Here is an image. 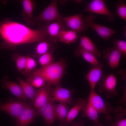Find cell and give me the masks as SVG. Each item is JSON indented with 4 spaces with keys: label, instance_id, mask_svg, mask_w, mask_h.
<instances>
[{
    "label": "cell",
    "instance_id": "obj_1",
    "mask_svg": "<svg viewBox=\"0 0 126 126\" xmlns=\"http://www.w3.org/2000/svg\"><path fill=\"white\" fill-rule=\"evenodd\" d=\"M0 34L5 46L8 48L22 44L39 42L48 37L45 25L34 30L11 21H5L0 25Z\"/></svg>",
    "mask_w": 126,
    "mask_h": 126
},
{
    "label": "cell",
    "instance_id": "obj_2",
    "mask_svg": "<svg viewBox=\"0 0 126 126\" xmlns=\"http://www.w3.org/2000/svg\"><path fill=\"white\" fill-rule=\"evenodd\" d=\"M67 64L65 60L61 59L42 66L34 71V75L41 77L46 83L51 85L60 86V82L65 74Z\"/></svg>",
    "mask_w": 126,
    "mask_h": 126
},
{
    "label": "cell",
    "instance_id": "obj_3",
    "mask_svg": "<svg viewBox=\"0 0 126 126\" xmlns=\"http://www.w3.org/2000/svg\"><path fill=\"white\" fill-rule=\"evenodd\" d=\"M87 102L98 113L104 114L107 120H111L112 116L110 114L113 111L112 107L109 103L104 101L94 89H91Z\"/></svg>",
    "mask_w": 126,
    "mask_h": 126
},
{
    "label": "cell",
    "instance_id": "obj_4",
    "mask_svg": "<svg viewBox=\"0 0 126 126\" xmlns=\"http://www.w3.org/2000/svg\"><path fill=\"white\" fill-rule=\"evenodd\" d=\"M117 83V79L114 74H103L97 83L99 88L98 91L101 93L105 92V96L108 98L115 97L118 94L116 88Z\"/></svg>",
    "mask_w": 126,
    "mask_h": 126
},
{
    "label": "cell",
    "instance_id": "obj_5",
    "mask_svg": "<svg viewBox=\"0 0 126 126\" xmlns=\"http://www.w3.org/2000/svg\"><path fill=\"white\" fill-rule=\"evenodd\" d=\"M58 8L57 1L54 0L42 12L37 16H34L32 24H34L40 22H46L48 24L62 18Z\"/></svg>",
    "mask_w": 126,
    "mask_h": 126
},
{
    "label": "cell",
    "instance_id": "obj_6",
    "mask_svg": "<svg viewBox=\"0 0 126 126\" xmlns=\"http://www.w3.org/2000/svg\"><path fill=\"white\" fill-rule=\"evenodd\" d=\"M96 18L95 15L88 14L83 20L84 24L88 28L90 27L93 28L104 40H107L117 33L116 31L95 22L94 21Z\"/></svg>",
    "mask_w": 126,
    "mask_h": 126
},
{
    "label": "cell",
    "instance_id": "obj_7",
    "mask_svg": "<svg viewBox=\"0 0 126 126\" xmlns=\"http://www.w3.org/2000/svg\"><path fill=\"white\" fill-rule=\"evenodd\" d=\"M88 11L100 14L107 17L110 21H114L115 15L111 12L106 6L103 0H93L89 3L83 10V12Z\"/></svg>",
    "mask_w": 126,
    "mask_h": 126
},
{
    "label": "cell",
    "instance_id": "obj_8",
    "mask_svg": "<svg viewBox=\"0 0 126 126\" xmlns=\"http://www.w3.org/2000/svg\"><path fill=\"white\" fill-rule=\"evenodd\" d=\"M30 104L24 102L8 101L3 102L0 101V110L9 114L12 117L16 119L24 108Z\"/></svg>",
    "mask_w": 126,
    "mask_h": 126
},
{
    "label": "cell",
    "instance_id": "obj_9",
    "mask_svg": "<svg viewBox=\"0 0 126 126\" xmlns=\"http://www.w3.org/2000/svg\"><path fill=\"white\" fill-rule=\"evenodd\" d=\"M51 85L46 83L36 91L33 105L37 109L46 104L52 98L53 90Z\"/></svg>",
    "mask_w": 126,
    "mask_h": 126
},
{
    "label": "cell",
    "instance_id": "obj_10",
    "mask_svg": "<svg viewBox=\"0 0 126 126\" xmlns=\"http://www.w3.org/2000/svg\"><path fill=\"white\" fill-rule=\"evenodd\" d=\"M52 98L45 105L36 111L37 117L41 116L46 124L50 126L54 123L56 117V105Z\"/></svg>",
    "mask_w": 126,
    "mask_h": 126
},
{
    "label": "cell",
    "instance_id": "obj_11",
    "mask_svg": "<svg viewBox=\"0 0 126 126\" xmlns=\"http://www.w3.org/2000/svg\"><path fill=\"white\" fill-rule=\"evenodd\" d=\"M82 14L63 17V19L67 28H69L77 33H80L87 30L88 28L84 25Z\"/></svg>",
    "mask_w": 126,
    "mask_h": 126
},
{
    "label": "cell",
    "instance_id": "obj_12",
    "mask_svg": "<svg viewBox=\"0 0 126 126\" xmlns=\"http://www.w3.org/2000/svg\"><path fill=\"white\" fill-rule=\"evenodd\" d=\"M36 117V111L30 104L24 108L16 119L15 126H28L34 122Z\"/></svg>",
    "mask_w": 126,
    "mask_h": 126
},
{
    "label": "cell",
    "instance_id": "obj_13",
    "mask_svg": "<svg viewBox=\"0 0 126 126\" xmlns=\"http://www.w3.org/2000/svg\"><path fill=\"white\" fill-rule=\"evenodd\" d=\"M73 92L71 91L61 87L56 86L53 90L52 99L54 101L59 102L70 105L75 104L72 99Z\"/></svg>",
    "mask_w": 126,
    "mask_h": 126
},
{
    "label": "cell",
    "instance_id": "obj_14",
    "mask_svg": "<svg viewBox=\"0 0 126 126\" xmlns=\"http://www.w3.org/2000/svg\"><path fill=\"white\" fill-rule=\"evenodd\" d=\"M62 18L48 24H46L48 37L55 42L59 41L58 37L60 32L67 29Z\"/></svg>",
    "mask_w": 126,
    "mask_h": 126
},
{
    "label": "cell",
    "instance_id": "obj_15",
    "mask_svg": "<svg viewBox=\"0 0 126 126\" xmlns=\"http://www.w3.org/2000/svg\"><path fill=\"white\" fill-rule=\"evenodd\" d=\"M104 58L108 61V64L112 69L119 67L122 54L120 52L114 47H106L103 51Z\"/></svg>",
    "mask_w": 126,
    "mask_h": 126
},
{
    "label": "cell",
    "instance_id": "obj_16",
    "mask_svg": "<svg viewBox=\"0 0 126 126\" xmlns=\"http://www.w3.org/2000/svg\"><path fill=\"white\" fill-rule=\"evenodd\" d=\"M87 104V102L85 99L80 98L78 99L76 101L75 105L71 108L67 113L64 125L66 126L69 124Z\"/></svg>",
    "mask_w": 126,
    "mask_h": 126
},
{
    "label": "cell",
    "instance_id": "obj_17",
    "mask_svg": "<svg viewBox=\"0 0 126 126\" xmlns=\"http://www.w3.org/2000/svg\"><path fill=\"white\" fill-rule=\"evenodd\" d=\"M1 81L3 83L2 85L3 88L7 89L13 94L22 100L24 101L27 99V97L20 85L15 82L8 80L6 77L3 78Z\"/></svg>",
    "mask_w": 126,
    "mask_h": 126
},
{
    "label": "cell",
    "instance_id": "obj_18",
    "mask_svg": "<svg viewBox=\"0 0 126 126\" xmlns=\"http://www.w3.org/2000/svg\"><path fill=\"white\" fill-rule=\"evenodd\" d=\"M102 68L93 66L86 75L85 78L90 86L91 89H94L103 74Z\"/></svg>",
    "mask_w": 126,
    "mask_h": 126
},
{
    "label": "cell",
    "instance_id": "obj_19",
    "mask_svg": "<svg viewBox=\"0 0 126 126\" xmlns=\"http://www.w3.org/2000/svg\"><path fill=\"white\" fill-rule=\"evenodd\" d=\"M74 53L77 57L82 56L87 62L93 66L102 68L103 65L98 60L96 56L92 53L83 49L80 45L75 49Z\"/></svg>",
    "mask_w": 126,
    "mask_h": 126
},
{
    "label": "cell",
    "instance_id": "obj_20",
    "mask_svg": "<svg viewBox=\"0 0 126 126\" xmlns=\"http://www.w3.org/2000/svg\"><path fill=\"white\" fill-rule=\"evenodd\" d=\"M80 40V46L85 50L94 55L96 56L100 57L102 53L93 42L87 37L82 36L79 37Z\"/></svg>",
    "mask_w": 126,
    "mask_h": 126
},
{
    "label": "cell",
    "instance_id": "obj_21",
    "mask_svg": "<svg viewBox=\"0 0 126 126\" xmlns=\"http://www.w3.org/2000/svg\"><path fill=\"white\" fill-rule=\"evenodd\" d=\"M55 42L48 37L45 40L39 42L36 48L35 56L39 58L46 53L51 52L54 48Z\"/></svg>",
    "mask_w": 126,
    "mask_h": 126
},
{
    "label": "cell",
    "instance_id": "obj_22",
    "mask_svg": "<svg viewBox=\"0 0 126 126\" xmlns=\"http://www.w3.org/2000/svg\"><path fill=\"white\" fill-rule=\"evenodd\" d=\"M17 79L24 93L33 104L36 93L34 87L19 77H17Z\"/></svg>",
    "mask_w": 126,
    "mask_h": 126
},
{
    "label": "cell",
    "instance_id": "obj_23",
    "mask_svg": "<svg viewBox=\"0 0 126 126\" xmlns=\"http://www.w3.org/2000/svg\"><path fill=\"white\" fill-rule=\"evenodd\" d=\"M82 116L87 117L91 120L97 126H104L99 121L97 111L88 103L86 106L82 109Z\"/></svg>",
    "mask_w": 126,
    "mask_h": 126
},
{
    "label": "cell",
    "instance_id": "obj_24",
    "mask_svg": "<svg viewBox=\"0 0 126 126\" xmlns=\"http://www.w3.org/2000/svg\"><path fill=\"white\" fill-rule=\"evenodd\" d=\"M79 37L77 33L71 30L65 29L61 31L59 35V41L66 44H70L75 42Z\"/></svg>",
    "mask_w": 126,
    "mask_h": 126
},
{
    "label": "cell",
    "instance_id": "obj_25",
    "mask_svg": "<svg viewBox=\"0 0 126 126\" xmlns=\"http://www.w3.org/2000/svg\"><path fill=\"white\" fill-rule=\"evenodd\" d=\"M21 1L25 20L27 23L32 24L34 16L33 15V11L35 8V3L31 0H24Z\"/></svg>",
    "mask_w": 126,
    "mask_h": 126
},
{
    "label": "cell",
    "instance_id": "obj_26",
    "mask_svg": "<svg viewBox=\"0 0 126 126\" xmlns=\"http://www.w3.org/2000/svg\"><path fill=\"white\" fill-rule=\"evenodd\" d=\"M68 107L66 104L60 102L56 105V117L59 121V126H64L67 115Z\"/></svg>",
    "mask_w": 126,
    "mask_h": 126
},
{
    "label": "cell",
    "instance_id": "obj_27",
    "mask_svg": "<svg viewBox=\"0 0 126 126\" xmlns=\"http://www.w3.org/2000/svg\"><path fill=\"white\" fill-rule=\"evenodd\" d=\"M26 81L34 87L41 88L46 84V82L41 76L34 75L32 73L29 74L26 79Z\"/></svg>",
    "mask_w": 126,
    "mask_h": 126
},
{
    "label": "cell",
    "instance_id": "obj_28",
    "mask_svg": "<svg viewBox=\"0 0 126 126\" xmlns=\"http://www.w3.org/2000/svg\"><path fill=\"white\" fill-rule=\"evenodd\" d=\"M26 56L20 54L15 53L12 55V60L15 62L17 69L19 73H20L24 68L26 60Z\"/></svg>",
    "mask_w": 126,
    "mask_h": 126
},
{
    "label": "cell",
    "instance_id": "obj_29",
    "mask_svg": "<svg viewBox=\"0 0 126 126\" xmlns=\"http://www.w3.org/2000/svg\"><path fill=\"white\" fill-rule=\"evenodd\" d=\"M26 64L23 72L25 75H29L32 73L33 71L35 68L36 64L35 60L29 56H26Z\"/></svg>",
    "mask_w": 126,
    "mask_h": 126
},
{
    "label": "cell",
    "instance_id": "obj_30",
    "mask_svg": "<svg viewBox=\"0 0 126 126\" xmlns=\"http://www.w3.org/2000/svg\"><path fill=\"white\" fill-rule=\"evenodd\" d=\"M53 56L51 52H49L40 56L38 62L39 64L43 66L48 65L53 62Z\"/></svg>",
    "mask_w": 126,
    "mask_h": 126
},
{
    "label": "cell",
    "instance_id": "obj_31",
    "mask_svg": "<svg viewBox=\"0 0 126 126\" xmlns=\"http://www.w3.org/2000/svg\"><path fill=\"white\" fill-rule=\"evenodd\" d=\"M117 12L118 15L125 21H126V4L122 0H118L116 4Z\"/></svg>",
    "mask_w": 126,
    "mask_h": 126
},
{
    "label": "cell",
    "instance_id": "obj_32",
    "mask_svg": "<svg viewBox=\"0 0 126 126\" xmlns=\"http://www.w3.org/2000/svg\"><path fill=\"white\" fill-rule=\"evenodd\" d=\"M114 47L121 53L122 57L126 56V42L119 39H115L113 42Z\"/></svg>",
    "mask_w": 126,
    "mask_h": 126
},
{
    "label": "cell",
    "instance_id": "obj_33",
    "mask_svg": "<svg viewBox=\"0 0 126 126\" xmlns=\"http://www.w3.org/2000/svg\"><path fill=\"white\" fill-rule=\"evenodd\" d=\"M114 112L115 119L118 120L124 118L126 114V109H123L122 107H118L115 109Z\"/></svg>",
    "mask_w": 126,
    "mask_h": 126
},
{
    "label": "cell",
    "instance_id": "obj_34",
    "mask_svg": "<svg viewBox=\"0 0 126 126\" xmlns=\"http://www.w3.org/2000/svg\"><path fill=\"white\" fill-rule=\"evenodd\" d=\"M111 126H126V118L117 120L111 122Z\"/></svg>",
    "mask_w": 126,
    "mask_h": 126
},
{
    "label": "cell",
    "instance_id": "obj_35",
    "mask_svg": "<svg viewBox=\"0 0 126 126\" xmlns=\"http://www.w3.org/2000/svg\"><path fill=\"white\" fill-rule=\"evenodd\" d=\"M84 121L81 120L78 122H74L70 126H84Z\"/></svg>",
    "mask_w": 126,
    "mask_h": 126
},
{
    "label": "cell",
    "instance_id": "obj_36",
    "mask_svg": "<svg viewBox=\"0 0 126 126\" xmlns=\"http://www.w3.org/2000/svg\"><path fill=\"white\" fill-rule=\"evenodd\" d=\"M123 30L124 31V34L125 37L126 36V26H124L123 27Z\"/></svg>",
    "mask_w": 126,
    "mask_h": 126
},
{
    "label": "cell",
    "instance_id": "obj_37",
    "mask_svg": "<svg viewBox=\"0 0 126 126\" xmlns=\"http://www.w3.org/2000/svg\"><path fill=\"white\" fill-rule=\"evenodd\" d=\"M96 126V125H93V126Z\"/></svg>",
    "mask_w": 126,
    "mask_h": 126
}]
</instances>
